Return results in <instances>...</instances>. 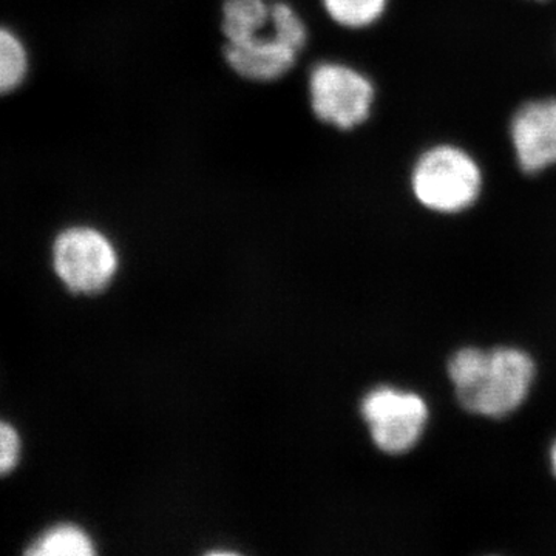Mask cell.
Listing matches in <instances>:
<instances>
[{
	"mask_svg": "<svg viewBox=\"0 0 556 556\" xmlns=\"http://www.w3.org/2000/svg\"><path fill=\"white\" fill-rule=\"evenodd\" d=\"M372 439L387 453H404L419 441L426 427V402L413 393L379 388L362 404Z\"/></svg>",
	"mask_w": 556,
	"mask_h": 556,
	"instance_id": "obj_6",
	"label": "cell"
},
{
	"mask_svg": "<svg viewBox=\"0 0 556 556\" xmlns=\"http://www.w3.org/2000/svg\"><path fill=\"white\" fill-rule=\"evenodd\" d=\"M552 464H554V471L556 475V442L554 448H552Z\"/></svg>",
	"mask_w": 556,
	"mask_h": 556,
	"instance_id": "obj_13",
	"label": "cell"
},
{
	"mask_svg": "<svg viewBox=\"0 0 556 556\" xmlns=\"http://www.w3.org/2000/svg\"><path fill=\"white\" fill-rule=\"evenodd\" d=\"M28 556H91L94 554L90 536L75 525L51 526L30 541L24 551Z\"/></svg>",
	"mask_w": 556,
	"mask_h": 556,
	"instance_id": "obj_9",
	"label": "cell"
},
{
	"mask_svg": "<svg viewBox=\"0 0 556 556\" xmlns=\"http://www.w3.org/2000/svg\"><path fill=\"white\" fill-rule=\"evenodd\" d=\"M448 375L460 405L475 415L501 417L517 409L532 386V358L514 348H466L453 356Z\"/></svg>",
	"mask_w": 556,
	"mask_h": 556,
	"instance_id": "obj_1",
	"label": "cell"
},
{
	"mask_svg": "<svg viewBox=\"0 0 556 556\" xmlns=\"http://www.w3.org/2000/svg\"><path fill=\"white\" fill-rule=\"evenodd\" d=\"M24 457V439L10 420L0 417V478L10 477Z\"/></svg>",
	"mask_w": 556,
	"mask_h": 556,
	"instance_id": "obj_12",
	"label": "cell"
},
{
	"mask_svg": "<svg viewBox=\"0 0 556 556\" xmlns=\"http://www.w3.org/2000/svg\"><path fill=\"white\" fill-rule=\"evenodd\" d=\"M273 5L266 0H226L223 9V31L228 43L243 42L268 28Z\"/></svg>",
	"mask_w": 556,
	"mask_h": 556,
	"instance_id": "obj_8",
	"label": "cell"
},
{
	"mask_svg": "<svg viewBox=\"0 0 556 556\" xmlns=\"http://www.w3.org/2000/svg\"><path fill=\"white\" fill-rule=\"evenodd\" d=\"M308 39L305 22L283 2L273 5V30L260 31L243 42L228 43L226 61L243 78L269 83L294 67Z\"/></svg>",
	"mask_w": 556,
	"mask_h": 556,
	"instance_id": "obj_3",
	"label": "cell"
},
{
	"mask_svg": "<svg viewBox=\"0 0 556 556\" xmlns=\"http://www.w3.org/2000/svg\"><path fill=\"white\" fill-rule=\"evenodd\" d=\"M478 161L453 144L433 146L417 159L412 170V190L424 207L441 214H457L477 203L482 190Z\"/></svg>",
	"mask_w": 556,
	"mask_h": 556,
	"instance_id": "obj_2",
	"label": "cell"
},
{
	"mask_svg": "<svg viewBox=\"0 0 556 556\" xmlns=\"http://www.w3.org/2000/svg\"><path fill=\"white\" fill-rule=\"evenodd\" d=\"M511 148L526 174L556 166V98L527 102L510 123Z\"/></svg>",
	"mask_w": 556,
	"mask_h": 556,
	"instance_id": "obj_7",
	"label": "cell"
},
{
	"mask_svg": "<svg viewBox=\"0 0 556 556\" xmlns=\"http://www.w3.org/2000/svg\"><path fill=\"white\" fill-rule=\"evenodd\" d=\"M309 94L318 119L340 130H351L368 119L375 86L357 70L321 62L311 72Z\"/></svg>",
	"mask_w": 556,
	"mask_h": 556,
	"instance_id": "obj_5",
	"label": "cell"
},
{
	"mask_svg": "<svg viewBox=\"0 0 556 556\" xmlns=\"http://www.w3.org/2000/svg\"><path fill=\"white\" fill-rule=\"evenodd\" d=\"M27 51L16 36L0 27V94L21 86L27 75Z\"/></svg>",
	"mask_w": 556,
	"mask_h": 556,
	"instance_id": "obj_11",
	"label": "cell"
},
{
	"mask_svg": "<svg viewBox=\"0 0 556 556\" xmlns=\"http://www.w3.org/2000/svg\"><path fill=\"white\" fill-rule=\"evenodd\" d=\"M54 274L73 294H97L115 276V248L100 230L76 226L62 230L51 249Z\"/></svg>",
	"mask_w": 556,
	"mask_h": 556,
	"instance_id": "obj_4",
	"label": "cell"
},
{
	"mask_svg": "<svg viewBox=\"0 0 556 556\" xmlns=\"http://www.w3.org/2000/svg\"><path fill=\"white\" fill-rule=\"evenodd\" d=\"M388 0H324L332 21L346 28L371 27L387 11Z\"/></svg>",
	"mask_w": 556,
	"mask_h": 556,
	"instance_id": "obj_10",
	"label": "cell"
}]
</instances>
